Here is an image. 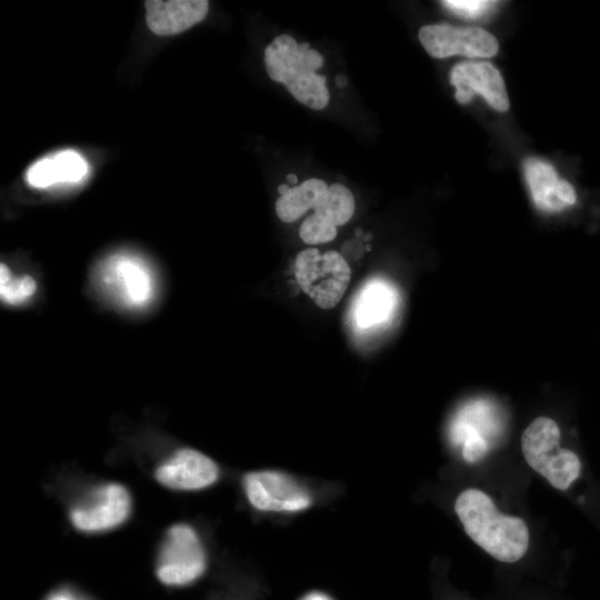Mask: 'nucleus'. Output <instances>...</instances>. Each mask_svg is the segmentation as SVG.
<instances>
[{"label": "nucleus", "mask_w": 600, "mask_h": 600, "mask_svg": "<svg viewBox=\"0 0 600 600\" xmlns=\"http://www.w3.org/2000/svg\"><path fill=\"white\" fill-rule=\"evenodd\" d=\"M336 236L337 227L316 213L306 218L299 228L301 240L311 246L330 242Z\"/></svg>", "instance_id": "obj_19"}, {"label": "nucleus", "mask_w": 600, "mask_h": 600, "mask_svg": "<svg viewBox=\"0 0 600 600\" xmlns=\"http://www.w3.org/2000/svg\"><path fill=\"white\" fill-rule=\"evenodd\" d=\"M294 277L300 289L321 309L334 308L351 279L346 259L334 250L321 253L317 248L298 252Z\"/></svg>", "instance_id": "obj_5"}, {"label": "nucleus", "mask_w": 600, "mask_h": 600, "mask_svg": "<svg viewBox=\"0 0 600 600\" xmlns=\"http://www.w3.org/2000/svg\"><path fill=\"white\" fill-rule=\"evenodd\" d=\"M301 600H331V598L321 592H311L304 596Z\"/></svg>", "instance_id": "obj_22"}, {"label": "nucleus", "mask_w": 600, "mask_h": 600, "mask_svg": "<svg viewBox=\"0 0 600 600\" xmlns=\"http://www.w3.org/2000/svg\"><path fill=\"white\" fill-rule=\"evenodd\" d=\"M243 482L249 502L261 511L297 512L311 504L310 492L291 476L280 471L250 472Z\"/></svg>", "instance_id": "obj_7"}, {"label": "nucleus", "mask_w": 600, "mask_h": 600, "mask_svg": "<svg viewBox=\"0 0 600 600\" xmlns=\"http://www.w3.org/2000/svg\"><path fill=\"white\" fill-rule=\"evenodd\" d=\"M37 291L36 280L29 276H14L4 263L0 266V297L9 306H20L30 300Z\"/></svg>", "instance_id": "obj_18"}, {"label": "nucleus", "mask_w": 600, "mask_h": 600, "mask_svg": "<svg viewBox=\"0 0 600 600\" xmlns=\"http://www.w3.org/2000/svg\"><path fill=\"white\" fill-rule=\"evenodd\" d=\"M218 466L194 449H180L162 463L156 477L163 486L179 490H198L217 481Z\"/></svg>", "instance_id": "obj_11"}, {"label": "nucleus", "mask_w": 600, "mask_h": 600, "mask_svg": "<svg viewBox=\"0 0 600 600\" xmlns=\"http://www.w3.org/2000/svg\"><path fill=\"white\" fill-rule=\"evenodd\" d=\"M88 171L87 160L76 150L66 149L31 164L26 172V181L37 189L76 184L84 180Z\"/></svg>", "instance_id": "obj_14"}, {"label": "nucleus", "mask_w": 600, "mask_h": 600, "mask_svg": "<svg viewBox=\"0 0 600 600\" xmlns=\"http://www.w3.org/2000/svg\"><path fill=\"white\" fill-rule=\"evenodd\" d=\"M336 83L339 88H342L347 84V79L344 76L340 74L336 78Z\"/></svg>", "instance_id": "obj_25"}, {"label": "nucleus", "mask_w": 600, "mask_h": 600, "mask_svg": "<svg viewBox=\"0 0 600 600\" xmlns=\"http://www.w3.org/2000/svg\"><path fill=\"white\" fill-rule=\"evenodd\" d=\"M291 188L289 187V184L287 183H282L278 187V192L280 193V197L281 196H284L286 193H288V191L290 190Z\"/></svg>", "instance_id": "obj_24"}, {"label": "nucleus", "mask_w": 600, "mask_h": 600, "mask_svg": "<svg viewBox=\"0 0 600 600\" xmlns=\"http://www.w3.org/2000/svg\"><path fill=\"white\" fill-rule=\"evenodd\" d=\"M206 569V556L197 532L188 524L171 527L157 562L158 579L170 586H183L199 578Z\"/></svg>", "instance_id": "obj_6"}, {"label": "nucleus", "mask_w": 600, "mask_h": 600, "mask_svg": "<svg viewBox=\"0 0 600 600\" xmlns=\"http://www.w3.org/2000/svg\"><path fill=\"white\" fill-rule=\"evenodd\" d=\"M523 169L533 202L540 210L557 212L576 202L573 187L560 179L551 164L537 158H529Z\"/></svg>", "instance_id": "obj_12"}, {"label": "nucleus", "mask_w": 600, "mask_h": 600, "mask_svg": "<svg viewBox=\"0 0 600 600\" xmlns=\"http://www.w3.org/2000/svg\"><path fill=\"white\" fill-rule=\"evenodd\" d=\"M149 29L159 36L178 34L204 19L207 0H148L144 2Z\"/></svg>", "instance_id": "obj_13"}, {"label": "nucleus", "mask_w": 600, "mask_h": 600, "mask_svg": "<svg viewBox=\"0 0 600 600\" xmlns=\"http://www.w3.org/2000/svg\"><path fill=\"white\" fill-rule=\"evenodd\" d=\"M450 81L456 87V99L467 103L473 94H481L498 111L509 109V98L500 72L487 61H464L456 64L450 72Z\"/></svg>", "instance_id": "obj_10"}, {"label": "nucleus", "mask_w": 600, "mask_h": 600, "mask_svg": "<svg viewBox=\"0 0 600 600\" xmlns=\"http://www.w3.org/2000/svg\"><path fill=\"white\" fill-rule=\"evenodd\" d=\"M454 511L466 533L491 557L502 562L520 560L529 548V529L524 520L498 511L492 499L481 490L462 491Z\"/></svg>", "instance_id": "obj_1"}, {"label": "nucleus", "mask_w": 600, "mask_h": 600, "mask_svg": "<svg viewBox=\"0 0 600 600\" xmlns=\"http://www.w3.org/2000/svg\"><path fill=\"white\" fill-rule=\"evenodd\" d=\"M560 429L548 417L536 418L521 436L522 454L529 467L556 489L567 490L581 472V461L573 451L560 448Z\"/></svg>", "instance_id": "obj_4"}, {"label": "nucleus", "mask_w": 600, "mask_h": 600, "mask_svg": "<svg viewBox=\"0 0 600 600\" xmlns=\"http://www.w3.org/2000/svg\"><path fill=\"white\" fill-rule=\"evenodd\" d=\"M94 280L107 298L124 309H143L156 297L152 268L142 257L129 251L106 257L96 269Z\"/></svg>", "instance_id": "obj_3"}, {"label": "nucleus", "mask_w": 600, "mask_h": 600, "mask_svg": "<svg viewBox=\"0 0 600 600\" xmlns=\"http://www.w3.org/2000/svg\"><path fill=\"white\" fill-rule=\"evenodd\" d=\"M442 4L458 16L474 19L488 13L498 2L488 0H444Z\"/></svg>", "instance_id": "obj_20"}, {"label": "nucleus", "mask_w": 600, "mask_h": 600, "mask_svg": "<svg viewBox=\"0 0 600 600\" xmlns=\"http://www.w3.org/2000/svg\"><path fill=\"white\" fill-rule=\"evenodd\" d=\"M488 446L479 434H471L467 438L462 454L468 462H474L487 453Z\"/></svg>", "instance_id": "obj_21"}, {"label": "nucleus", "mask_w": 600, "mask_h": 600, "mask_svg": "<svg viewBox=\"0 0 600 600\" xmlns=\"http://www.w3.org/2000/svg\"><path fill=\"white\" fill-rule=\"evenodd\" d=\"M49 600H74L67 593H57L49 598Z\"/></svg>", "instance_id": "obj_23"}, {"label": "nucleus", "mask_w": 600, "mask_h": 600, "mask_svg": "<svg viewBox=\"0 0 600 600\" xmlns=\"http://www.w3.org/2000/svg\"><path fill=\"white\" fill-rule=\"evenodd\" d=\"M263 59L270 79L283 83L299 102L314 110L328 104L326 77L316 73L323 58L308 42L298 44L291 36L281 34L266 48Z\"/></svg>", "instance_id": "obj_2"}, {"label": "nucleus", "mask_w": 600, "mask_h": 600, "mask_svg": "<svg viewBox=\"0 0 600 600\" xmlns=\"http://www.w3.org/2000/svg\"><path fill=\"white\" fill-rule=\"evenodd\" d=\"M352 192L341 183H333L322 191L313 206L314 213L332 222L336 227L348 222L354 213Z\"/></svg>", "instance_id": "obj_16"}, {"label": "nucleus", "mask_w": 600, "mask_h": 600, "mask_svg": "<svg viewBox=\"0 0 600 600\" xmlns=\"http://www.w3.org/2000/svg\"><path fill=\"white\" fill-rule=\"evenodd\" d=\"M130 511L127 489L118 483H109L94 492L92 498L71 510L74 527L86 532L111 529L123 522Z\"/></svg>", "instance_id": "obj_9"}, {"label": "nucleus", "mask_w": 600, "mask_h": 600, "mask_svg": "<svg viewBox=\"0 0 600 600\" xmlns=\"http://www.w3.org/2000/svg\"><path fill=\"white\" fill-rule=\"evenodd\" d=\"M419 40L434 58L454 54L488 58L494 56L499 49L497 39L490 32L476 27L427 24L419 30Z\"/></svg>", "instance_id": "obj_8"}, {"label": "nucleus", "mask_w": 600, "mask_h": 600, "mask_svg": "<svg viewBox=\"0 0 600 600\" xmlns=\"http://www.w3.org/2000/svg\"><path fill=\"white\" fill-rule=\"evenodd\" d=\"M287 180L288 182L292 183V184H296L298 182V177L293 173H289L287 176Z\"/></svg>", "instance_id": "obj_26"}, {"label": "nucleus", "mask_w": 600, "mask_h": 600, "mask_svg": "<svg viewBox=\"0 0 600 600\" xmlns=\"http://www.w3.org/2000/svg\"><path fill=\"white\" fill-rule=\"evenodd\" d=\"M393 304L391 290L383 283H372L364 289L357 309V320L362 327L382 322Z\"/></svg>", "instance_id": "obj_17"}, {"label": "nucleus", "mask_w": 600, "mask_h": 600, "mask_svg": "<svg viewBox=\"0 0 600 600\" xmlns=\"http://www.w3.org/2000/svg\"><path fill=\"white\" fill-rule=\"evenodd\" d=\"M328 188L320 179H308L291 188L276 202L278 218L287 223L298 220L306 211L313 209L318 196Z\"/></svg>", "instance_id": "obj_15"}]
</instances>
